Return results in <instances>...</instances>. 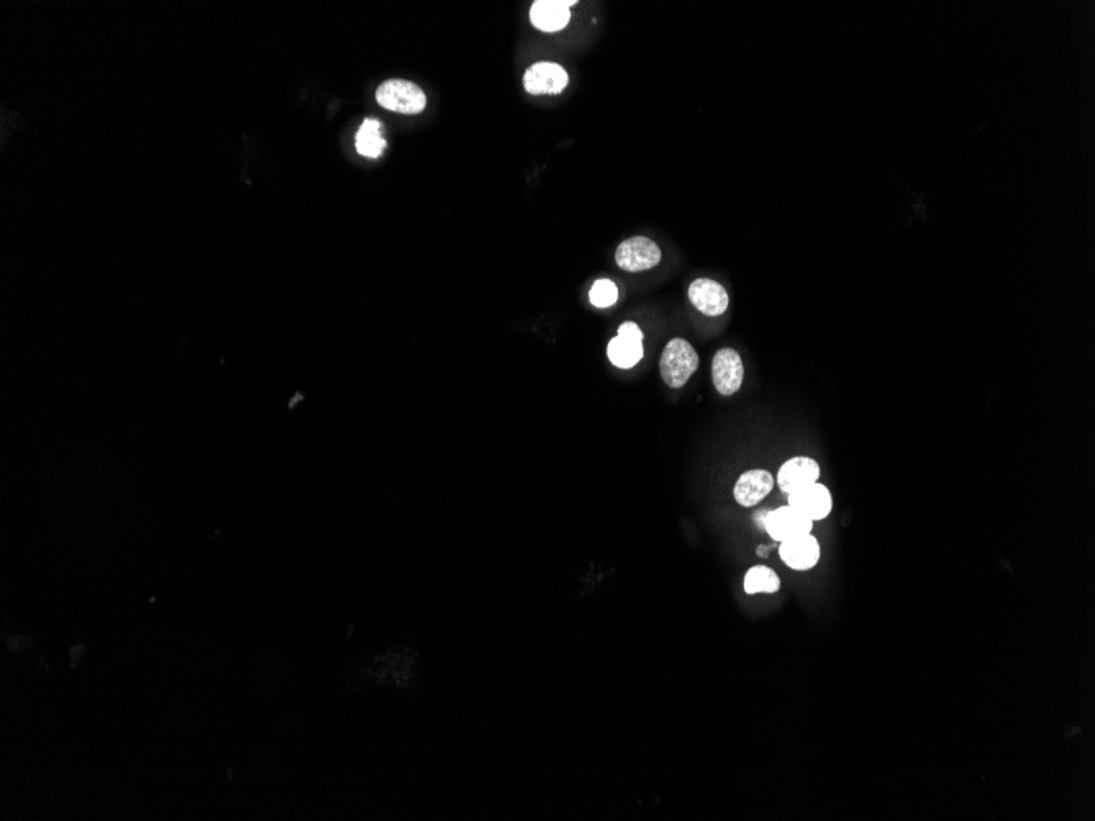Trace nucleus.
Wrapping results in <instances>:
<instances>
[{"mask_svg":"<svg viewBox=\"0 0 1095 821\" xmlns=\"http://www.w3.org/2000/svg\"><path fill=\"white\" fill-rule=\"evenodd\" d=\"M763 527L766 533L771 536V540L784 543V541L792 540L797 536L812 533L814 522L810 518L804 517L802 513L797 512L796 509H792L791 505H784V507H779L773 512H766Z\"/></svg>","mask_w":1095,"mask_h":821,"instance_id":"nucleus-4","label":"nucleus"},{"mask_svg":"<svg viewBox=\"0 0 1095 821\" xmlns=\"http://www.w3.org/2000/svg\"><path fill=\"white\" fill-rule=\"evenodd\" d=\"M376 100L381 107L396 114H420L427 105V96L417 84L404 79H391L382 82L376 92Z\"/></svg>","mask_w":1095,"mask_h":821,"instance_id":"nucleus-2","label":"nucleus"},{"mask_svg":"<svg viewBox=\"0 0 1095 821\" xmlns=\"http://www.w3.org/2000/svg\"><path fill=\"white\" fill-rule=\"evenodd\" d=\"M589 299L594 307L599 309H605V307H612L618 300V287L615 286L614 281L609 279H599L594 282L591 292H589Z\"/></svg>","mask_w":1095,"mask_h":821,"instance_id":"nucleus-16","label":"nucleus"},{"mask_svg":"<svg viewBox=\"0 0 1095 821\" xmlns=\"http://www.w3.org/2000/svg\"><path fill=\"white\" fill-rule=\"evenodd\" d=\"M643 332L637 323L627 322L620 325L618 335L607 346L610 363L620 369H630L643 358Z\"/></svg>","mask_w":1095,"mask_h":821,"instance_id":"nucleus-5","label":"nucleus"},{"mask_svg":"<svg viewBox=\"0 0 1095 821\" xmlns=\"http://www.w3.org/2000/svg\"><path fill=\"white\" fill-rule=\"evenodd\" d=\"M615 261L618 268L627 273H641L658 266L661 261V250L650 238L635 236L620 243L615 251Z\"/></svg>","mask_w":1095,"mask_h":821,"instance_id":"nucleus-3","label":"nucleus"},{"mask_svg":"<svg viewBox=\"0 0 1095 821\" xmlns=\"http://www.w3.org/2000/svg\"><path fill=\"white\" fill-rule=\"evenodd\" d=\"M779 558L792 571H810L822 558V546L812 533L779 543Z\"/></svg>","mask_w":1095,"mask_h":821,"instance_id":"nucleus-8","label":"nucleus"},{"mask_svg":"<svg viewBox=\"0 0 1095 821\" xmlns=\"http://www.w3.org/2000/svg\"><path fill=\"white\" fill-rule=\"evenodd\" d=\"M820 476H822V468L815 459L796 456L782 464L777 472L776 482L779 489L789 495L810 484H815Z\"/></svg>","mask_w":1095,"mask_h":821,"instance_id":"nucleus-10","label":"nucleus"},{"mask_svg":"<svg viewBox=\"0 0 1095 821\" xmlns=\"http://www.w3.org/2000/svg\"><path fill=\"white\" fill-rule=\"evenodd\" d=\"M576 5V0L561 2V0H538L530 9L532 25L541 32L555 33L563 30L571 19L569 7Z\"/></svg>","mask_w":1095,"mask_h":821,"instance_id":"nucleus-13","label":"nucleus"},{"mask_svg":"<svg viewBox=\"0 0 1095 821\" xmlns=\"http://www.w3.org/2000/svg\"><path fill=\"white\" fill-rule=\"evenodd\" d=\"M689 300L700 313H704L707 317H720L722 313L727 312L728 304H730L725 287L712 279H697L692 282L689 287Z\"/></svg>","mask_w":1095,"mask_h":821,"instance_id":"nucleus-12","label":"nucleus"},{"mask_svg":"<svg viewBox=\"0 0 1095 821\" xmlns=\"http://www.w3.org/2000/svg\"><path fill=\"white\" fill-rule=\"evenodd\" d=\"M381 122L374 118H366L359 127L356 135V150L359 155L366 158H379L386 150V140L382 138Z\"/></svg>","mask_w":1095,"mask_h":821,"instance_id":"nucleus-14","label":"nucleus"},{"mask_svg":"<svg viewBox=\"0 0 1095 821\" xmlns=\"http://www.w3.org/2000/svg\"><path fill=\"white\" fill-rule=\"evenodd\" d=\"M743 589L748 595L777 594L781 590V579L771 567L753 566L746 571Z\"/></svg>","mask_w":1095,"mask_h":821,"instance_id":"nucleus-15","label":"nucleus"},{"mask_svg":"<svg viewBox=\"0 0 1095 821\" xmlns=\"http://www.w3.org/2000/svg\"><path fill=\"white\" fill-rule=\"evenodd\" d=\"M776 477L766 469H750L743 472L733 487V497L737 504L751 509L761 504L773 492Z\"/></svg>","mask_w":1095,"mask_h":821,"instance_id":"nucleus-11","label":"nucleus"},{"mask_svg":"<svg viewBox=\"0 0 1095 821\" xmlns=\"http://www.w3.org/2000/svg\"><path fill=\"white\" fill-rule=\"evenodd\" d=\"M697 368H699V356L689 341L674 338L664 346L661 361H659V372L666 386L673 389L686 386V382L691 379Z\"/></svg>","mask_w":1095,"mask_h":821,"instance_id":"nucleus-1","label":"nucleus"},{"mask_svg":"<svg viewBox=\"0 0 1095 821\" xmlns=\"http://www.w3.org/2000/svg\"><path fill=\"white\" fill-rule=\"evenodd\" d=\"M787 505L810 518L812 522H822L830 517L833 510L832 492L820 482L810 484L804 489L796 490L787 495Z\"/></svg>","mask_w":1095,"mask_h":821,"instance_id":"nucleus-7","label":"nucleus"},{"mask_svg":"<svg viewBox=\"0 0 1095 821\" xmlns=\"http://www.w3.org/2000/svg\"><path fill=\"white\" fill-rule=\"evenodd\" d=\"M568 82L563 66L548 61L533 64L523 76V87L533 96H556L566 89Z\"/></svg>","mask_w":1095,"mask_h":821,"instance_id":"nucleus-6","label":"nucleus"},{"mask_svg":"<svg viewBox=\"0 0 1095 821\" xmlns=\"http://www.w3.org/2000/svg\"><path fill=\"white\" fill-rule=\"evenodd\" d=\"M745 368L740 354L732 348H723L718 351L712 361V379L718 394L730 397L737 394L743 384Z\"/></svg>","mask_w":1095,"mask_h":821,"instance_id":"nucleus-9","label":"nucleus"}]
</instances>
